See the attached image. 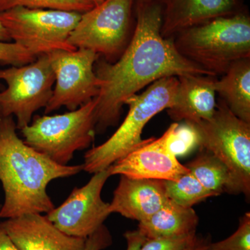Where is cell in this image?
<instances>
[{"label":"cell","mask_w":250,"mask_h":250,"mask_svg":"<svg viewBox=\"0 0 250 250\" xmlns=\"http://www.w3.org/2000/svg\"><path fill=\"white\" fill-rule=\"evenodd\" d=\"M135 9L134 32L120 58L109 62L99 57L94 65L100 80L95 98L98 134L116 126L125 102L156 81L187 75L214 76L179 53L173 39L161 36L162 12L157 1L136 0Z\"/></svg>","instance_id":"cell-1"},{"label":"cell","mask_w":250,"mask_h":250,"mask_svg":"<svg viewBox=\"0 0 250 250\" xmlns=\"http://www.w3.org/2000/svg\"><path fill=\"white\" fill-rule=\"evenodd\" d=\"M13 116L0 118V182L4 193L0 218L47 213L55 205L47 192L57 179L80 173L83 165L62 166L18 137Z\"/></svg>","instance_id":"cell-2"},{"label":"cell","mask_w":250,"mask_h":250,"mask_svg":"<svg viewBox=\"0 0 250 250\" xmlns=\"http://www.w3.org/2000/svg\"><path fill=\"white\" fill-rule=\"evenodd\" d=\"M175 36L179 53L214 76L225 74L237 61L250 58V17L245 11L215 18Z\"/></svg>","instance_id":"cell-3"},{"label":"cell","mask_w":250,"mask_h":250,"mask_svg":"<svg viewBox=\"0 0 250 250\" xmlns=\"http://www.w3.org/2000/svg\"><path fill=\"white\" fill-rule=\"evenodd\" d=\"M178 84L177 77H166L128 99L125 104L129 111L124 121L107 141L85 153L83 170L95 174L106 170L146 144L149 139H142L143 129L153 117L172 106Z\"/></svg>","instance_id":"cell-4"},{"label":"cell","mask_w":250,"mask_h":250,"mask_svg":"<svg viewBox=\"0 0 250 250\" xmlns=\"http://www.w3.org/2000/svg\"><path fill=\"white\" fill-rule=\"evenodd\" d=\"M95 98L63 114L35 116L21 129L24 142L60 165L90 147L96 134Z\"/></svg>","instance_id":"cell-5"},{"label":"cell","mask_w":250,"mask_h":250,"mask_svg":"<svg viewBox=\"0 0 250 250\" xmlns=\"http://www.w3.org/2000/svg\"><path fill=\"white\" fill-rule=\"evenodd\" d=\"M193 131L197 146L223 161L236 177L242 193L250 196V123L240 119L219 100L208 121L185 123Z\"/></svg>","instance_id":"cell-6"},{"label":"cell","mask_w":250,"mask_h":250,"mask_svg":"<svg viewBox=\"0 0 250 250\" xmlns=\"http://www.w3.org/2000/svg\"><path fill=\"white\" fill-rule=\"evenodd\" d=\"M82 14L18 6L0 13V22L11 41L37 57L54 51L75 50L67 43Z\"/></svg>","instance_id":"cell-7"},{"label":"cell","mask_w":250,"mask_h":250,"mask_svg":"<svg viewBox=\"0 0 250 250\" xmlns=\"http://www.w3.org/2000/svg\"><path fill=\"white\" fill-rule=\"evenodd\" d=\"M136 0H104L82 14L67 43L93 51L109 62L120 58L131 39Z\"/></svg>","instance_id":"cell-8"},{"label":"cell","mask_w":250,"mask_h":250,"mask_svg":"<svg viewBox=\"0 0 250 250\" xmlns=\"http://www.w3.org/2000/svg\"><path fill=\"white\" fill-rule=\"evenodd\" d=\"M7 86L0 90V118L15 116L18 129L30 124L34 113L52 98L55 75L47 54L21 66L0 70Z\"/></svg>","instance_id":"cell-9"},{"label":"cell","mask_w":250,"mask_h":250,"mask_svg":"<svg viewBox=\"0 0 250 250\" xmlns=\"http://www.w3.org/2000/svg\"><path fill=\"white\" fill-rule=\"evenodd\" d=\"M47 55L55 75V87L45 114L62 106L75 111L98 96L100 80L94 71L98 54L85 49H59Z\"/></svg>","instance_id":"cell-10"},{"label":"cell","mask_w":250,"mask_h":250,"mask_svg":"<svg viewBox=\"0 0 250 250\" xmlns=\"http://www.w3.org/2000/svg\"><path fill=\"white\" fill-rule=\"evenodd\" d=\"M111 176L109 167L93 174L88 183L75 188L63 203L54 207L46 217L68 236L88 238L111 215L109 203L104 202L101 196L104 186Z\"/></svg>","instance_id":"cell-11"},{"label":"cell","mask_w":250,"mask_h":250,"mask_svg":"<svg viewBox=\"0 0 250 250\" xmlns=\"http://www.w3.org/2000/svg\"><path fill=\"white\" fill-rule=\"evenodd\" d=\"M178 125L173 123L159 139H149L146 144L117 161L109 167L111 175L177 180L188 172V169L179 162L171 150L170 143Z\"/></svg>","instance_id":"cell-12"},{"label":"cell","mask_w":250,"mask_h":250,"mask_svg":"<svg viewBox=\"0 0 250 250\" xmlns=\"http://www.w3.org/2000/svg\"><path fill=\"white\" fill-rule=\"evenodd\" d=\"M0 226L19 250H85L86 238L68 236L41 213L5 219Z\"/></svg>","instance_id":"cell-13"},{"label":"cell","mask_w":250,"mask_h":250,"mask_svg":"<svg viewBox=\"0 0 250 250\" xmlns=\"http://www.w3.org/2000/svg\"><path fill=\"white\" fill-rule=\"evenodd\" d=\"M161 7V34L173 39L189 28L243 11L241 0H155Z\"/></svg>","instance_id":"cell-14"},{"label":"cell","mask_w":250,"mask_h":250,"mask_svg":"<svg viewBox=\"0 0 250 250\" xmlns=\"http://www.w3.org/2000/svg\"><path fill=\"white\" fill-rule=\"evenodd\" d=\"M168 200L164 180L121 176L108 210L111 214L119 213L141 223L161 209Z\"/></svg>","instance_id":"cell-15"},{"label":"cell","mask_w":250,"mask_h":250,"mask_svg":"<svg viewBox=\"0 0 250 250\" xmlns=\"http://www.w3.org/2000/svg\"><path fill=\"white\" fill-rule=\"evenodd\" d=\"M214 76L187 75L177 77L178 87L167 113L175 123L208 121L216 108Z\"/></svg>","instance_id":"cell-16"},{"label":"cell","mask_w":250,"mask_h":250,"mask_svg":"<svg viewBox=\"0 0 250 250\" xmlns=\"http://www.w3.org/2000/svg\"><path fill=\"white\" fill-rule=\"evenodd\" d=\"M198 223L193 208L182 207L169 199L150 218L139 223V229L148 239L183 236L196 233Z\"/></svg>","instance_id":"cell-17"},{"label":"cell","mask_w":250,"mask_h":250,"mask_svg":"<svg viewBox=\"0 0 250 250\" xmlns=\"http://www.w3.org/2000/svg\"><path fill=\"white\" fill-rule=\"evenodd\" d=\"M215 89L235 116L250 123V58L233 62Z\"/></svg>","instance_id":"cell-18"},{"label":"cell","mask_w":250,"mask_h":250,"mask_svg":"<svg viewBox=\"0 0 250 250\" xmlns=\"http://www.w3.org/2000/svg\"><path fill=\"white\" fill-rule=\"evenodd\" d=\"M185 166L213 196L242 193L241 186L229 168L209 151L200 149L196 157Z\"/></svg>","instance_id":"cell-19"},{"label":"cell","mask_w":250,"mask_h":250,"mask_svg":"<svg viewBox=\"0 0 250 250\" xmlns=\"http://www.w3.org/2000/svg\"><path fill=\"white\" fill-rule=\"evenodd\" d=\"M166 195L177 205L187 208L204 201L213 194L199 182L190 171L177 180H164Z\"/></svg>","instance_id":"cell-20"},{"label":"cell","mask_w":250,"mask_h":250,"mask_svg":"<svg viewBox=\"0 0 250 250\" xmlns=\"http://www.w3.org/2000/svg\"><path fill=\"white\" fill-rule=\"evenodd\" d=\"M22 6L28 9L61 10L83 14L93 9L92 0H0V13Z\"/></svg>","instance_id":"cell-21"},{"label":"cell","mask_w":250,"mask_h":250,"mask_svg":"<svg viewBox=\"0 0 250 250\" xmlns=\"http://www.w3.org/2000/svg\"><path fill=\"white\" fill-rule=\"evenodd\" d=\"M208 250H250V214L240 220L238 229L223 241L208 245Z\"/></svg>","instance_id":"cell-22"},{"label":"cell","mask_w":250,"mask_h":250,"mask_svg":"<svg viewBox=\"0 0 250 250\" xmlns=\"http://www.w3.org/2000/svg\"><path fill=\"white\" fill-rule=\"evenodd\" d=\"M36 59L25 49L15 42L0 41V63L2 65L21 66L30 63Z\"/></svg>","instance_id":"cell-23"},{"label":"cell","mask_w":250,"mask_h":250,"mask_svg":"<svg viewBox=\"0 0 250 250\" xmlns=\"http://www.w3.org/2000/svg\"><path fill=\"white\" fill-rule=\"evenodd\" d=\"M197 233L177 237H160L146 240L140 250H185L195 241Z\"/></svg>","instance_id":"cell-24"},{"label":"cell","mask_w":250,"mask_h":250,"mask_svg":"<svg viewBox=\"0 0 250 250\" xmlns=\"http://www.w3.org/2000/svg\"><path fill=\"white\" fill-rule=\"evenodd\" d=\"M112 244V237L107 228L102 225L85 241V250H103Z\"/></svg>","instance_id":"cell-25"},{"label":"cell","mask_w":250,"mask_h":250,"mask_svg":"<svg viewBox=\"0 0 250 250\" xmlns=\"http://www.w3.org/2000/svg\"><path fill=\"white\" fill-rule=\"evenodd\" d=\"M124 236L127 243L126 250H140L145 242L147 239L139 229L134 231H126Z\"/></svg>","instance_id":"cell-26"},{"label":"cell","mask_w":250,"mask_h":250,"mask_svg":"<svg viewBox=\"0 0 250 250\" xmlns=\"http://www.w3.org/2000/svg\"><path fill=\"white\" fill-rule=\"evenodd\" d=\"M0 250H19L0 226Z\"/></svg>","instance_id":"cell-27"},{"label":"cell","mask_w":250,"mask_h":250,"mask_svg":"<svg viewBox=\"0 0 250 250\" xmlns=\"http://www.w3.org/2000/svg\"><path fill=\"white\" fill-rule=\"evenodd\" d=\"M210 243L209 238L202 236H196L195 241L185 250H208Z\"/></svg>","instance_id":"cell-28"},{"label":"cell","mask_w":250,"mask_h":250,"mask_svg":"<svg viewBox=\"0 0 250 250\" xmlns=\"http://www.w3.org/2000/svg\"><path fill=\"white\" fill-rule=\"evenodd\" d=\"M11 41L9 34L5 30L4 27H3L2 24L0 22V41L1 42H10Z\"/></svg>","instance_id":"cell-29"},{"label":"cell","mask_w":250,"mask_h":250,"mask_svg":"<svg viewBox=\"0 0 250 250\" xmlns=\"http://www.w3.org/2000/svg\"><path fill=\"white\" fill-rule=\"evenodd\" d=\"M94 3H95V6L97 5L101 4L102 2L104 1V0H92Z\"/></svg>","instance_id":"cell-30"},{"label":"cell","mask_w":250,"mask_h":250,"mask_svg":"<svg viewBox=\"0 0 250 250\" xmlns=\"http://www.w3.org/2000/svg\"><path fill=\"white\" fill-rule=\"evenodd\" d=\"M3 88H4V86H3V85L1 84V83H0V90H2Z\"/></svg>","instance_id":"cell-31"},{"label":"cell","mask_w":250,"mask_h":250,"mask_svg":"<svg viewBox=\"0 0 250 250\" xmlns=\"http://www.w3.org/2000/svg\"><path fill=\"white\" fill-rule=\"evenodd\" d=\"M136 1H150V0H136Z\"/></svg>","instance_id":"cell-32"},{"label":"cell","mask_w":250,"mask_h":250,"mask_svg":"<svg viewBox=\"0 0 250 250\" xmlns=\"http://www.w3.org/2000/svg\"><path fill=\"white\" fill-rule=\"evenodd\" d=\"M1 205H0V208H1Z\"/></svg>","instance_id":"cell-33"}]
</instances>
